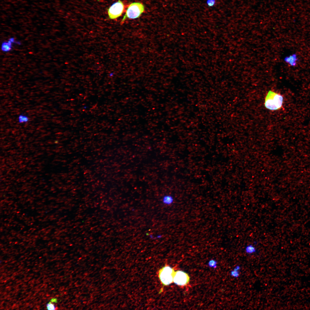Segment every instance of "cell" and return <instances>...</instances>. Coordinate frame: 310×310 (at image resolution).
Wrapping results in <instances>:
<instances>
[{"mask_svg":"<svg viewBox=\"0 0 310 310\" xmlns=\"http://www.w3.org/2000/svg\"><path fill=\"white\" fill-rule=\"evenodd\" d=\"M175 272L174 269L168 266L163 267L159 270V278L163 285L167 286L173 282Z\"/></svg>","mask_w":310,"mask_h":310,"instance_id":"cell-3","label":"cell"},{"mask_svg":"<svg viewBox=\"0 0 310 310\" xmlns=\"http://www.w3.org/2000/svg\"><path fill=\"white\" fill-rule=\"evenodd\" d=\"M240 271L238 270L235 268L232 270L230 272V275L235 278H237L240 276Z\"/></svg>","mask_w":310,"mask_h":310,"instance_id":"cell-10","label":"cell"},{"mask_svg":"<svg viewBox=\"0 0 310 310\" xmlns=\"http://www.w3.org/2000/svg\"><path fill=\"white\" fill-rule=\"evenodd\" d=\"M174 199L173 197L170 195H165L163 197L162 199V202L164 205H169L172 204L174 202Z\"/></svg>","mask_w":310,"mask_h":310,"instance_id":"cell-7","label":"cell"},{"mask_svg":"<svg viewBox=\"0 0 310 310\" xmlns=\"http://www.w3.org/2000/svg\"><path fill=\"white\" fill-rule=\"evenodd\" d=\"M207 3L209 6H212L214 4L215 1L214 0H208Z\"/></svg>","mask_w":310,"mask_h":310,"instance_id":"cell-12","label":"cell"},{"mask_svg":"<svg viewBox=\"0 0 310 310\" xmlns=\"http://www.w3.org/2000/svg\"><path fill=\"white\" fill-rule=\"evenodd\" d=\"M189 280L188 275L185 272L180 270L175 272L173 282L175 284L180 286H184L188 283Z\"/></svg>","mask_w":310,"mask_h":310,"instance_id":"cell-5","label":"cell"},{"mask_svg":"<svg viewBox=\"0 0 310 310\" xmlns=\"http://www.w3.org/2000/svg\"><path fill=\"white\" fill-rule=\"evenodd\" d=\"M283 100V97L281 94L270 90L266 97L264 105L270 110H278L282 107Z\"/></svg>","mask_w":310,"mask_h":310,"instance_id":"cell-1","label":"cell"},{"mask_svg":"<svg viewBox=\"0 0 310 310\" xmlns=\"http://www.w3.org/2000/svg\"><path fill=\"white\" fill-rule=\"evenodd\" d=\"M124 7V4L121 0L113 4L108 9L109 18L114 19L120 16L123 13Z\"/></svg>","mask_w":310,"mask_h":310,"instance_id":"cell-4","label":"cell"},{"mask_svg":"<svg viewBox=\"0 0 310 310\" xmlns=\"http://www.w3.org/2000/svg\"><path fill=\"white\" fill-rule=\"evenodd\" d=\"M51 302L57 303V298H53L51 300Z\"/></svg>","mask_w":310,"mask_h":310,"instance_id":"cell-13","label":"cell"},{"mask_svg":"<svg viewBox=\"0 0 310 310\" xmlns=\"http://www.w3.org/2000/svg\"><path fill=\"white\" fill-rule=\"evenodd\" d=\"M245 250L246 253L251 254L257 252V249L253 245L250 244L246 246Z\"/></svg>","mask_w":310,"mask_h":310,"instance_id":"cell-8","label":"cell"},{"mask_svg":"<svg viewBox=\"0 0 310 310\" xmlns=\"http://www.w3.org/2000/svg\"><path fill=\"white\" fill-rule=\"evenodd\" d=\"M55 306L53 304L51 303V301L49 302L46 304V309L48 310H55L56 309Z\"/></svg>","mask_w":310,"mask_h":310,"instance_id":"cell-11","label":"cell"},{"mask_svg":"<svg viewBox=\"0 0 310 310\" xmlns=\"http://www.w3.org/2000/svg\"><path fill=\"white\" fill-rule=\"evenodd\" d=\"M162 237V235H157L156 236V239H160Z\"/></svg>","mask_w":310,"mask_h":310,"instance_id":"cell-14","label":"cell"},{"mask_svg":"<svg viewBox=\"0 0 310 310\" xmlns=\"http://www.w3.org/2000/svg\"><path fill=\"white\" fill-rule=\"evenodd\" d=\"M144 11V6L142 3L134 2L128 6L125 15L121 20L122 24L127 18L135 19L139 18Z\"/></svg>","mask_w":310,"mask_h":310,"instance_id":"cell-2","label":"cell"},{"mask_svg":"<svg viewBox=\"0 0 310 310\" xmlns=\"http://www.w3.org/2000/svg\"><path fill=\"white\" fill-rule=\"evenodd\" d=\"M18 120L19 123H22L27 122L29 121L30 119L27 116L23 114H21L19 115Z\"/></svg>","mask_w":310,"mask_h":310,"instance_id":"cell-9","label":"cell"},{"mask_svg":"<svg viewBox=\"0 0 310 310\" xmlns=\"http://www.w3.org/2000/svg\"><path fill=\"white\" fill-rule=\"evenodd\" d=\"M150 237L151 239H154V237L152 235H150Z\"/></svg>","mask_w":310,"mask_h":310,"instance_id":"cell-15","label":"cell"},{"mask_svg":"<svg viewBox=\"0 0 310 310\" xmlns=\"http://www.w3.org/2000/svg\"><path fill=\"white\" fill-rule=\"evenodd\" d=\"M17 42H18L15 41L13 38H11L7 41H5L2 43L1 49L2 51L4 52H9L11 50L12 43H16L17 44Z\"/></svg>","mask_w":310,"mask_h":310,"instance_id":"cell-6","label":"cell"}]
</instances>
